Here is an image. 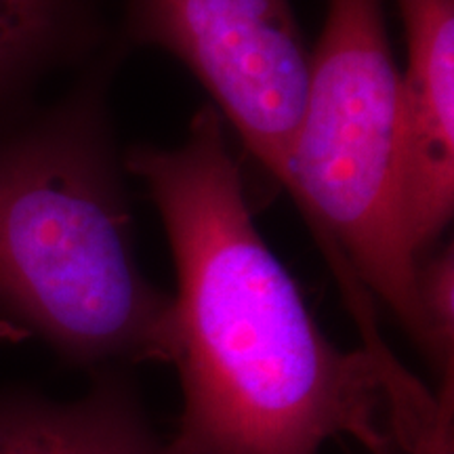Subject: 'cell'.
I'll return each instance as SVG.
<instances>
[{
  "mask_svg": "<svg viewBox=\"0 0 454 454\" xmlns=\"http://www.w3.org/2000/svg\"><path fill=\"white\" fill-rule=\"evenodd\" d=\"M406 38L400 72L402 207L419 259L454 211V0H395Z\"/></svg>",
  "mask_w": 454,
  "mask_h": 454,
  "instance_id": "5b68a950",
  "label": "cell"
},
{
  "mask_svg": "<svg viewBox=\"0 0 454 454\" xmlns=\"http://www.w3.org/2000/svg\"><path fill=\"white\" fill-rule=\"evenodd\" d=\"M95 43L90 0H0V122H13L41 78Z\"/></svg>",
  "mask_w": 454,
  "mask_h": 454,
  "instance_id": "52a82bcc",
  "label": "cell"
},
{
  "mask_svg": "<svg viewBox=\"0 0 454 454\" xmlns=\"http://www.w3.org/2000/svg\"><path fill=\"white\" fill-rule=\"evenodd\" d=\"M411 454H434V452H411Z\"/></svg>",
  "mask_w": 454,
  "mask_h": 454,
  "instance_id": "9c48e42d",
  "label": "cell"
},
{
  "mask_svg": "<svg viewBox=\"0 0 454 454\" xmlns=\"http://www.w3.org/2000/svg\"><path fill=\"white\" fill-rule=\"evenodd\" d=\"M417 299L423 322V351L452 394L454 357V248L434 247L417 263Z\"/></svg>",
  "mask_w": 454,
  "mask_h": 454,
  "instance_id": "ba28073f",
  "label": "cell"
},
{
  "mask_svg": "<svg viewBox=\"0 0 454 454\" xmlns=\"http://www.w3.org/2000/svg\"><path fill=\"white\" fill-rule=\"evenodd\" d=\"M110 64L0 130V320L76 364L173 362V299L135 254Z\"/></svg>",
  "mask_w": 454,
  "mask_h": 454,
  "instance_id": "7a4b0ae2",
  "label": "cell"
},
{
  "mask_svg": "<svg viewBox=\"0 0 454 454\" xmlns=\"http://www.w3.org/2000/svg\"><path fill=\"white\" fill-rule=\"evenodd\" d=\"M116 385L76 404L0 400V454H170Z\"/></svg>",
  "mask_w": 454,
  "mask_h": 454,
  "instance_id": "8992f818",
  "label": "cell"
},
{
  "mask_svg": "<svg viewBox=\"0 0 454 454\" xmlns=\"http://www.w3.org/2000/svg\"><path fill=\"white\" fill-rule=\"evenodd\" d=\"M177 271L175 351L185 408L170 454H317L334 435L446 450V414L404 368L333 345L259 234L225 122L213 106L177 147L135 145Z\"/></svg>",
  "mask_w": 454,
  "mask_h": 454,
  "instance_id": "6da1fadb",
  "label": "cell"
},
{
  "mask_svg": "<svg viewBox=\"0 0 454 454\" xmlns=\"http://www.w3.org/2000/svg\"><path fill=\"white\" fill-rule=\"evenodd\" d=\"M130 43L170 53L282 187L309 82L291 0H127Z\"/></svg>",
  "mask_w": 454,
  "mask_h": 454,
  "instance_id": "277c9868",
  "label": "cell"
},
{
  "mask_svg": "<svg viewBox=\"0 0 454 454\" xmlns=\"http://www.w3.org/2000/svg\"><path fill=\"white\" fill-rule=\"evenodd\" d=\"M351 309L383 301L423 349L402 207L400 67L381 0H328L288 185Z\"/></svg>",
  "mask_w": 454,
  "mask_h": 454,
  "instance_id": "3957f363",
  "label": "cell"
}]
</instances>
